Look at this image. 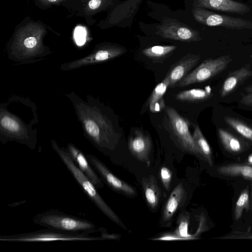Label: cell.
Listing matches in <instances>:
<instances>
[{"label": "cell", "instance_id": "obj_15", "mask_svg": "<svg viewBox=\"0 0 252 252\" xmlns=\"http://www.w3.org/2000/svg\"><path fill=\"white\" fill-rule=\"evenodd\" d=\"M142 186L145 200L152 209H156L158 205L161 195V190L154 175L144 177Z\"/></svg>", "mask_w": 252, "mask_h": 252}, {"label": "cell", "instance_id": "obj_12", "mask_svg": "<svg viewBox=\"0 0 252 252\" xmlns=\"http://www.w3.org/2000/svg\"><path fill=\"white\" fill-rule=\"evenodd\" d=\"M200 56L189 54L182 58L168 72L169 88L173 87L198 63Z\"/></svg>", "mask_w": 252, "mask_h": 252}, {"label": "cell", "instance_id": "obj_13", "mask_svg": "<svg viewBox=\"0 0 252 252\" xmlns=\"http://www.w3.org/2000/svg\"><path fill=\"white\" fill-rule=\"evenodd\" d=\"M187 192L182 183L173 190L163 207L161 220L167 223L171 221L174 215L182 205L186 199Z\"/></svg>", "mask_w": 252, "mask_h": 252}, {"label": "cell", "instance_id": "obj_25", "mask_svg": "<svg viewBox=\"0 0 252 252\" xmlns=\"http://www.w3.org/2000/svg\"><path fill=\"white\" fill-rule=\"evenodd\" d=\"M105 0H89L85 5L83 11L89 15L97 12L102 7Z\"/></svg>", "mask_w": 252, "mask_h": 252}, {"label": "cell", "instance_id": "obj_9", "mask_svg": "<svg viewBox=\"0 0 252 252\" xmlns=\"http://www.w3.org/2000/svg\"><path fill=\"white\" fill-rule=\"evenodd\" d=\"M128 147L135 158L148 165L150 164L152 141L148 135L139 130H135L128 139Z\"/></svg>", "mask_w": 252, "mask_h": 252}, {"label": "cell", "instance_id": "obj_8", "mask_svg": "<svg viewBox=\"0 0 252 252\" xmlns=\"http://www.w3.org/2000/svg\"><path fill=\"white\" fill-rule=\"evenodd\" d=\"M157 33L165 38L181 41H197L201 39L198 31L176 21L163 23L157 27Z\"/></svg>", "mask_w": 252, "mask_h": 252}, {"label": "cell", "instance_id": "obj_20", "mask_svg": "<svg viewBox=\"0 0 252 252\" xmlns=\"http://www.w3.org/2000/svg\"><path fill=\"white\" fill-rule=\"evenodd\" d=\"M218 132L222 145L227 151L238 153L242 150L241 143L237 138L222 128H219Z\"/></svg>", "mask_w": 252, "mask_h": 252}, {"label": "cell", "instance_id": "obj_31", "mask_svg": "<svg viewBox=\"0 0 252 252\" xmlns=\"http://www.w3.org/2000/svg\"><path fill=\"white\" fill-rule=\"evenodd\" d=\"M242 104L252 106V92L244 95L240 100Z\"/></svg>", "mask_w": 252, "mask_h": 252}, {"label": "cell", "instance_id": "obj_34", "mask_svg": "<svg viewBox=\"0 0 252 252\" xmlns=\"http://www.w3.org/2000/svg\"><path fill=\"white\" fill-rule=\"evenodd\" d=\"M248 162L251 164L252 165V154L250 155L248 158Z\"/></svg>", "mask_w": 252, "mask_h": 252}, {"label": "cell", "instance_id": "obj_6", "mask_svg": "<svg viewBox=\"0 0 252 252\" xmlns=\"http://www.w3.org/2000/svg\"><path fill=\"white\" fill-rule=\"evenodd\" d=\"M166 114L172 131L181 147L186 151L201 158L187 121L172 107H167Z\"/></svg>", "mask_w": 252, "mask_h": 252}, {"label": "cell", "instance_id": "obj_30", "mask_svg": "<svg viewBox=\"0 0 252 252\" xmlns=\"http://www.w3.org/2000/svg\"><path fill=\"white\" fill-rule=\"evenodd\" d=\"M205 220L203 216H201L200 219L199 227H198L196 233L193 236L194 239H196V237L198 236L201 233L205 230Z\"/></svg>", "mask_w": 252, "mask_h": 252}, {"label": "cell", "instance_id": "obj_19", "mask_svg": "<svg viewBox=\"0 0 252 252\" xmlns=\"http://www.w3.org/2000/svg\"><path fill=\"white\" fill-rule=\"evenodd\" d=\"M211 94V90L209 87L205 90L202 89H192L179 93L176 95L177 99L182 101H196L209 98Z\"/></svg>", "mask_w": 252, "mask_h": 252}, {"label": "cell", "instance_id": "obj_17", "mask_svg": "<svg viewBox=\"0 0 252 252\" xmlns=\"http://www.w3.org/2000/svg\"><path fill=\"white\" fill-rule=\"evenodd\" d=\"M221 175L230 176H240L252 180V167L246 164H231L223 165L217 168Z\"/></svg>", "mask_w": 252, "mask_h": 252}, {"label": "cell", "instance_id": "obj_23", "mask_svg": "<svg viewBox=\"0 0 252 252\" xmlns=\"http://www.w3.org/2000/svg\"><path fill=\"white\" fill-rule=\"evenodd\" d=\"M176 48L173 45H157L144 49L142 53L149 58H159L166 56Z\"/></svg>", "mask_w": 252, "mask_h": 252}, {"label": "cell", "instance_id": "obj_2", "mask_svg": "<svg viewBox=\"0 0 252 252\" xmlns=\"http://www.w3.org/2000/svg\"><path fill=\"white\" fill-rule=\"evenodd\" d=\"M53 146L65 167L90 200L112 221L123 229H127L117 215L103 199L93 182L77 167L68 151L60 148L55 144Z\"/></svg>", "mask_w": 252, "mask_h": 252}, {"label": "cell", "instance_id": "obj_22", "mask_svg": "<svg viewBox=\"0 0 252 252\" xmlns=\"http://www.w3.org/2000/svg\"><path fill=\"white\" fill-rule=\"evenodd\" d=\"M190 215L188 212H183L177 220V227L174 233L182 238V240L193 239V236L188 233V226L189 222Z\"/></svg>", "mask_w": 252, "mask_h": 252}, {"label": "cell", "instance_id": "obj_27", "mask_svg": "<svg viewBox=\"0 0 252 252\" xmlns=\"http://www.w3.org/2000/svg\"><path fill=\"white\" fill-rule=\"evenodd\" d=\"M86 130L98 142L100 138V130L97 124L93 120H89L85 124Z\"/></svg>", "mask_w": 252, "mask_h": 252}, {"label": "cell", "instance_id": "obj_32", "mask_svg": "<svg viewBox=\"0 0 252 252\" xmlns=\"http://www.w3.org/2000/svg\"><path fill=\"white\" fill-rule=\"evenodd\" d=\"M221 238H236V239H252V234H238V235H232L230 236H228L227 237H225Z\"/></svg>", "mask_w": 252, "mask_h": 252}, {"label": "cell", "instance_id": "obj_33", "mask_svg": "<svg viewBox=\"0 0 252 252\" xmlns=\"http://www.w3.org/2000/svg\"><path fill=\"white\" fill-rule=\"evenodd\" d=\"M43 4L49 5L51 4H58L63 1V0H39Z\"/></svg>", "mask_w": 252, "mask_h": 252}, {"label": "cell", "instance_id": "obj_24", "mask_svg": "<svg viewBox=\"0 0 252 252\" xmlns=\"http://www.w3.org/2000/svg\"><path fill=\"white\" fill-rule=\"evenodd\" d=\"M250 208V196L249 187H247L240 194L235 206L234 218L238 220L242 216L244 209L247 211Z\"/></svg>", "mask_w": 252, "mask_h": 252}, {"label": "cell", "instance_id": "obj_10", "mask_svg": "<svg viewBox=\"0 0 252 252\" xmlns=\"http://www.w3.org/2000/svg\"><path fill=\"white\" fill-rule=\"evenodd\" d=\"M194 8H201L244 15L250 10L247 5L234 0H194Z\"/></svg>", "mask_w": 252, "mask_h": 252}, {"label": "cell", "instance_id": "obj_3", "mask_svg": "<svg viewBox=\"0 0 252 252\" xmlns=\"http://www.w3.org/2000/svg\"><path fill=\"white\" fill-rule=\"evenodd\" d=\"M103 240L101 236H94L88 233H71L48 228L29 232L0 235V241L4 242L92 241Z\"/></svg>", "mask_w": 252, "mask_h": 252}, {"label": "cell", "instance_id": "obj_4", "mask_svg": "<svg viewBox=\"0 0 252 252\" xmlns=\"http://www.w3.org/2000/svg\"><path fill=\"white\" fill-rule=\"evenodd\" d=\"M231 61L230 56L228 55L205 60L183 78L177 86L185 87L206 81L224 70Z\"/></svg>", "mask_w": 252, "mask_h": 252}, {"label": "cell", "instance_id": "obj_7", "mask_svg": "<svg viewBox=\"0 0 252 252\" xmlns=\"http://www.w3.org/2000/svg\"><path fill=\"white\" fill-rule=\"evenodd\" d=\"M86 156L102 182L111 189L129 196L136 195L132 186L114 175L100 159L91 154H86Z\"/></svg>", "mask_w": 252, "mask_h": 252}, {"label": "cell", "instance_id": "obj_26", "mask_svg": "<svg viewBox=\"0 0 252 252\" xmlns=\"http://www.w3.org/2000/svg\"><path fill=\"white\" fill-rule=\"evenodd\" d=\"M159 174L164 188L168 191L172 179V171L168 167L163 166L160 168Z\"/></svg>", "mask_w": 252, "mask_h": 252}, {"label": "cell", "instance_id": "obj_18", "mask_svg": "<svg viewBox=\"0 0 252 252\" xmlns=\"http://www.w3.org/2000/svg\"><path fill=\"white\" fill-rule=\"evenodd\" d=\"M192 137L201 158L212 166L213 161L211 147L198 126L195 127Z\"/></svg>", "mask_w": 252, "mask_h": 252}, {"label": "cell", "instance_id": "obj_16", "mask_svg": "<svg viewBox=\"0 0 252 252\" xmlns=\"http://www.w3.org/2000/svg\"><path fill=\"white\" fill-rule=\"evenodd\" d=\"M169 79L168 76L159 84L153 90L148 100V105L150 111L153 113L158 112L165 107L163 95L169 87Z\"/></svg>", "mask_w": 252, "mask_h": 252}, {"label": "cell", "instance_id": "obj_28", "mask_svg": "<svg viewBox=\"0 0 252 252\" xmlns=\"http://www.w3.org/2000/svg\"><path fill=\"white\" fill-rule=\"evenodd\" d=\"M0 124L2 126L11 131L17 132L20 128V126L17 122L7 116L1 119Z\"/></svg>", "mask_w": 252, "mask_h": 252}, {"label": "cell", "instance_id": "obj_36", "mask_svg": "<svg viewBox=\"0 0 252 252\" xmlns=\"http://www.w3.org/2000/svg\"><path fill=\"white\" fill-rule=\"evenodd\" d=\"M84 0V1H88L89 0Z\"/></svg>", "mask_w": 252, "mask_h": 252}, {"label": "cell", "instance_id": "obj_29", "mask_svg": "<svg viewBox=\"0 0 252 252\" xmlns=\"http://www.w3.org/2000/svg\"><path fill=\"white\" fill-rule=\"evenodd\" d=\"M155 240L161 241L183 240L181 238L177 235L175 233L165 234L155 239Z\"/></svg>", "mask_w": 252, "mask_h": 252}, {"label": "cell", "instance_id": "obj_5", "mask_svg": "<svg viewBox=\"0 0 252 252\" xmlns=\"http://www.w3.org/2000/svg\"><path fill=\"white\" fill-rule=\"evenodd\" d=\"M192 15L201 24L221 27L231 30L252 29V21L238 17L216 13L201 8H194Z\"/></svg>", "mask_w": 252, "mask_h": 252}, {"label": "cell", "instance_id": "obj_21", "mask_svg": "<svg viewBox=\"0 0 252 252\" xmlns=\"http://www.w3.org/2000/svg\"><path fill=\"white\" fill-rule=\"evenodd\" d=\"M226 123L238 133L252 142V128L243 122L233 117L226 116L224 118Z\"/></svg>", "mask_w": 252, "mask_h": 252}, {"label": "cell", "instance_id": "obj_14", "mask_svg": "<svg viewBox=\"0 0 252 252\" xmlns=\"http://www.w3.org/2000/svg\"><path fill=\"white\" fill-rule=\"evenodd\" d=\"M252 75V71L248 65L235 70L227 76L224 81L220 91L221 97H225L232 92L242 81Z\"/></svg>", "mask_w": 252, "mask_h": 252}, {"label": "cell", "instance_id": "obj_1", "mask_svg": "<svg viewBox=\"0 0 252 252\" xmlns=\"http://www.w3.org/2000/svg\"><path fill=\"white\" fill-rule=\"evenodd\" d=\"M36 224L46 228L71 233H93L102 228L93 222L58 209L49 210L35 215L32 219Z\"/></svg>", "mask_w": 252, "mask_h": 252}, {"label": "cell", "instance_id": "obj_35", "mask_svg": "<svg viewBox=\"0 0 252 252\" xmlns=\"http://www.w3.org/2000/svg\"><path fill=\"white\" fill-rule=\"evenodd\" d=\"M246 91L248 93H252V85H251V86L247 87Z\"/></svg>", "mask_w": 252, "mask_h": 252}, {"label": "cell", "instance_id": "obj_11", "mask_svg": "<svg viewBox=\"0 0 252 252\" xmlns=\"http://www.w3.org/2000/svg\"><path fill=\"white\" fill-rule=\"evenodd\" d=\"M68 152L77 167L93 182L98 189L103 188L104 184L94 169L86 155L74 146L70 145Z\"/></svg>", "mask_w": 252, "mask_h": 252}]
</instances>
